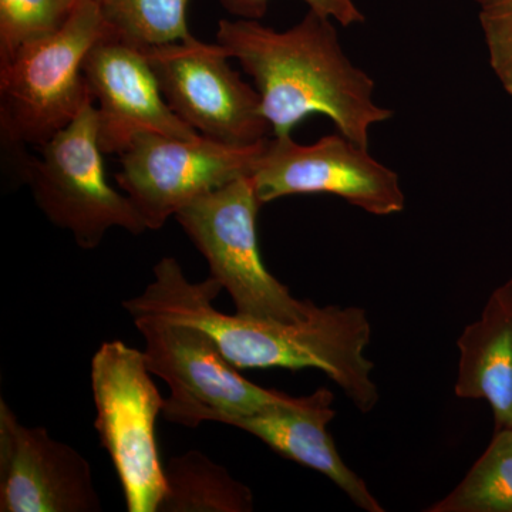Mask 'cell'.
I'll return each instance as SVG.
<instances>
[{
	"label": "cell",
	"mask_w": 512,
	"mask_h": 512,
	"mask_svg": "<svg viewBox=\"0 0 512 512\" xmlns=\"http://www.w3.org/2000/svg\"><path fill=\"white\" fill-rule=\"evenodd\" d=\"M37 148L35 156L16 160L19 175L47 220L69 231L80 248L99 247L113 228L148 231L130 198L107 181L93 101Z\"/></svg>",
	"instance_id": "4"
},
{
	"label": "cell",
	"mask_w": 512,
	"mask_h": 512,
	"mask_svg": "<svg viewBox=\"0 0 512 512\" xmlns=\"http://www.w3.org/2000/svg\"><path fill=\"white\" fill-rule=\"evenodd\" d=\"M217 43L254 80L276 137L292 136L301 121L322 114L340 134L369 147V131L392 119L375 101V82L350 62L333 20L309 10L291 29L259 20L221 19Z\"/></svg>",
	"instance_id": "2"
},
{
	"label": "cell",
	"mask_w": 512,
	"mask_h": 512,
	"mask_svg": "<svg viewBox=\"0 0 512 512\" xmlns=\"http://www.w3.org/2000/svg\"><path fill=\"white\" fill-rule=\"evenodd\" d=\"M76 6L73 0H0V66L62 28Z\"/></svg>",
	"instance_id": "18"
},
{
	"label": "cell",
	"mask_w": 512,
	"mask_h": 512,
	"mask_svg": "<svg viewBox=\"0 0 512 512\" xmlns=\"http://www.w3.org/2000/svg\"><path fill=\"white\" fill-rule=\"evenodd\" d=\"M73 2L79 5V3L86 2V0H73ZM97 2H100V0H97Z\"/></svg>",
	"instance_id": "22"
},
{
	"label": "cell",
	"mask_w": 512,
	"mask_h": 512,
	"mask_svg": "<svg viewBox=\"0 0 512 512\" xmlns=\"http://www.w3.org/2000/svg\"><path fill=\"white\" fill-rule=\"evenodd\" d=\"M251 178L262 205L288 195L332 194L377 217L406 207L399 175L339 131L309 146L292 136L266 138Z\"/></svg>",
	"instance_id": "10"
},
{
	"label": "cell",
	"mask_w": 512,
	"mask_h": 512,
	"mask_svg": "<svg viewBox=\"0 0 512 512\" xmlns=\"http://www.w3.org/2000/svg\"><path fill=\"white\" fill-rule=\"evenodd\" d=\"M167 493L158 512H251V488L200 450L173 457L165 467Z\"/></svg>",
	"instance_id": "15"
},
{
	"label": "cell",
	"mask_w": 512,
	"mask_h": 512,
	"mask_svg": "<svg viewBox=\"0 0 512 512\" xmlns=\"http://www.w3.org/2000/svg\"><path fill=\"white\" fill-rule=\"evenodd\" d=\"M458 372L454 392L460 399L487 400L495 430L512 429V288L495 289L480 318L457 340Z\"/></svg>",
	"instance_id": "14"
},
{
	"label": "cell",
	"mask_w": 512,
	"mask_h": 512,
	"mask_svg": "<svg viewBox=\"0 0 512 512\" xmlns=\"http://www.w3.org/2000/svg\"><path fill=\"white\" fill-rule=\"evenodd\" d=\"M191 0H100L107 25L141 49L173 45L192 37L187 23Z\"/></svg>",
	"instance_id": "17"
},
{
	"label": "cell",
	"mask_w": 512,
	"mask_h": 512,
	"mask_svg": "<svg viewBox=\"0 0 512 512\" xmlns=\"http://www.w3.org/2000/svg\"><path fill=\"white\" fill-rule=\"evenodd\" d=\"M508 282H510V285H511V288H512V279H510V281H508Z\"/></svg>",
	"instance_id": "23"
},
{
	"label": "cell",
	"mask_w": 512,
	"mask_h": 512,
	"mask_svg": "<svg viewBox=\"0 0 512 512\" xmlns=\"http://www.w3.org/2000/svg\"><path fill=\"white\" fill-rule=\"evenodd\" d=\"M262 207L254 181L242 177L195 198L174 215L210 268V276L231 296L238 315L299 322L315 308L293 298L262 262L256 217Z\"/></svg>",
	"instance_id": "6"
},
{
	"label": "cell",
	"mask_w": 512,
	"mask_h": 512,
	"mask_svg": "<svg viewBox=\"0 0 512 512\" xmlns=\"http://www.w3.org/2000/svg\"><path fill=\"white\" fill-rule=\"evenodd\" d=\"M170 109L202 137L251 147L274 136L255 87L229 66L218 43L194 36L144 49Z\"/></svg>",
	"instance_id": "8"
},
{
	"label": "cell",
	"mask_w": 512,
	"mask_h": 512,
	"mask_svg": "<svg viewBox=\"0 0 512 512\" xmlns=\"http://www.w3.org/2000/svg\"><path fill=\"white\" fill-rule=\"evenodd\" d=\"M480 6L490 5V3L500 2V0H478Z\"/></svg>",
	"instance_id": "21"
},
{
	"label": "cell",
	"mask_w": 512,
	"mask_h": 512,
	"mask_svg": "<svg viewBox=\"0 0 512 512\" xmlns=\"http://www.w3.org/2000/svg\"><path fill=\"white\" fill-rule=\"evenodd\" d=\"M309 10L338 22L343 28L365 22L353 0H303ZM222 8L239 19L259 20L268 10L269 0H220Z\"/></svg>",
	"instance_id": "20"
},
{
	"label": "cell",
	"mask_w": 512,
	"mask_h": 512,
	"mask_svg": "<svg viewBox=\"0 0 512 512\" xmlns=\"http://www.w3.org/2000/svg\"><path fill=\"white\" fill-rule=\"evenodd\" d=\"M109 29L100 2L86 0L62 28L0 66V133L16 158L47 143L93 101L83 62Z\"/></svg>",
	"instance_id": "3"
},
{
	"label": "cell",
	"mask_w": 512,
	"mask_h": 512,
	"mask_svg": "<svg viewBox=\"0 0 512 512\" xmlns=\"http://www.w3.org/2000/svg\"><path fill=\"white\" fill-rule=\"evenodd\" d=\"M93 471L45 427H28L0 400V511L100 512Z\"/></svg>",
	"instance_id": "12"
},
{
	"label": "cell",
	"mask_w": 512,
	"mask_h": 512,
	"mask_svg": "<svg viewBox=\"0 0 512 512\" xmlns=\"http://www.w3.org/2000/svg\"><path fill=\"white\" fill-rule=\"evenodd\" d=\"M332 403V392L320 387L309 396L298 397L295 403L248 416L224 417L220 423L247 431L279 456L328 477L362 510L384 512L365 480L340 457L329 434L328 424L336 416Z\"/></svg>",
	"instance_id": "13"
},
{
	"label": "cell",
	"mask_w": 512,
	"mask_h": 512,
	"mask_svg": "<svg viewBox=\"0 0 512 512\" xmlns=\"http://www.w3.org/2000/svg\"><path fill=\"white\" fill-rule=\"evenodd\" d=\"M153 275L141 295L121 303L131 318L200 328L237 369L320 370L359 412L370 413L379 403L375 365L365 355L372 325L362 308L315 305L308 318L292 323L227 315L215 309L224 288L211 276L192 284L173 256L161 258Z\"/></svg>",
	"instance_id": "1"
},
{
	"label": "cell",
	"mask_w": 512,
	"mask_h": 512,
	"mask_svg": "<svg viewBox=\"0 0 512 512\" xmlns=\"http://www.w3.org/2000/svg\"><path fill=\"white\" fill-rule=\"evenodd\" d=\"M94 429L123 488L128 512H158L167 493L157 444L165 399L151 379L144 350L104 342L92 359Z\"/></svg>",
	"instance_id": "5"
},
{
	"label": "cell",
	"mask_w": 512,
	"mask_h": 512,
	"mask_svg": "<svg viewBox=\"0 0 512 512\" xmlns=\"http://www.w3.org/2000/svg\"><path fill=\"white\" fill-rule=\"evenodd\" d=\"M426 511L512 512V429L495 430L466 477Z\"/></svg>",
	"instance_id": "16"
},
{
	"label": "cell",
	"mask_w": 512,
	"mask_h": 512,
	"mask_svg": "<svg viewBox=\"0 0 512 512\" xmlns=\"http://www.w3.org/2000/svg\"><path fill=\"white\" fill-rule=\"evenodd\" d=\"M265 141L235 147L202 136L140 134L120 154L117 185L147 229L157 231L195 198L251 177Z\"/></svg>",
	"instance_id": "9"
},
{
	"label": "cell",
	"mask_w": 512,
	"mask_h": 512,
	"mask_svg": "<svg viewBox=\"0 0 512 512\" xmlns=\"http://www.w3.org/2000/svg\"><path fill=\"white\" fill-rule=\"evenodd\" d=\"M480 25L491 69L512 97V0L481 6Z\"/></svg>",
	"instance_id": "19"
},
{
	"label": "cell",
	"mask_w": 512,
	"mask_h": 512,
	"mask_svg": "<svg viewBox=\"0 0 512 512\" xmlns=\"http://www.w3.org/2000/svg\"><path fill=\"white\" fill-rule=\"evenodd\" d=\"M83 76L96 107L103 154L120 156L140 134L200 136L168 106L144 49L113 29L87 53Z\"/></svg>",
	"instance_id": "11"
},
{
	"label": "cell",
	"mask_w": 512,
	"mask_h": 512,
	"mask_svg": "<svg viewBox=\"0 0 512 512\" xmlns=\"http://www.w3.org/2000/svg\"><path fill=\"white\" fill-rule=\"evenodd\" d=\"M133 320L146 340L148 370L170 386L163 409L170 423L197 429L204 421L220 423L224 417L248 416L298 400L239 375L200 328L156 318Z\"/></svg>",
	"instance_id": "7"
}]
</instances>
